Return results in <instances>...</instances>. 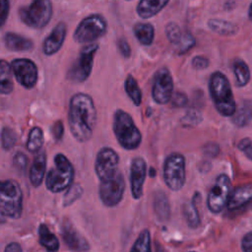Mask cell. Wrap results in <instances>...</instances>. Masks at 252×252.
Masks as SVG:
<instances>
[{
	"instance_id": "4dcf8cb0",
	"label": "cell",
	"mask_w": 252,
	"mask_h": 252,
	"mask_svg": "<svg viewBox=\"0 0 252 252\" xmlns=\"http://www.w3.org/2000/svg\"><path fill=\"white\" fill-rule=\"evenodd\" d=\"M183 216L191 228H196L200 224V217L194 202H185L182 206Z\"/></svg>"
},
{
	"instance_id": "9c48e42d",
	"label": "cell",
	"mask_w": 252,
	"mask_h": 252,
	"mask_svg": "<svg viewBox=\"0 0 252 252\" xmlns=\"http://www.w3.org/2000/svg\"><path fill=\"white\" fill-rule=\"evenodd\" d=\"M125 185L123 173L119 169L111 176L101 180L98 186V195L102 204L106 207L117 206L123 198Z\"/></svg>"
},
{
	"instance_id": "d590c367",
	"label": "cell",
	"mask_w": 252,
	"mask_h": 252,
	"mask_svg": "<svg viewBox=\"0 0 252 252\" xmlns=\"http://www.w3.org/2000/svg\"><path fill=\"white\" fill-rule=\"evenodd\" d=\"M196 44V39L195 37L190 33V32H183L182 38L178 42L177 46V53L178 54H183L189 51L194 45Z\"/></svg>"
},
{
	"instance_id": "7402d4cb",
	"label": "cell",
	"mask_w": 252,
	"mask_h": 252,
	"mask_svg": "<svg viewBox=\"0 0 252 252\" xmlns=\"http://www.w3.org/2000/svg\"><path fill=\"white\" fill-rule=\"evenodd\" d=\"M232 122L238 127L247 126L252 120V100H243L232 116Z\"/></svg>"
},
{
	"instance_id": "ee69618b",
	"label": "cell",
	"mask_w": 252,
	"mask_h": 252,
	"mask_svg": "<svg viewBox=\"0 0 252 252\" xmlns=\"http://www.w3.org/2000/svg\"><path fill=\"white\" fill-rule=\"evenodd\" d=\"M52 135L56 141H60L64 135V125L61 120L56 121L51 128Z\"/></svg>"
},
{
	"instance_id": "836d02e7",
	"label": "cell",
	"mask_w": 252,
	"mask_h": 252,
	"mask_svg": "<svg viewBox=\"0 0 252 252\" xmlns=\"http://www.w3.org/2000/svg\"><path fill=\"white\" fill-rule=\"evenodd\" d=\"M165 35L169 42L177 45L182 38L183 32H181L179 26L175 23H168L165 27Z\"/></svg>"
},
{
	"instance_id": "6da1fadb",
	"label": "cell",
	"mask_w": 252,
	"mask_h": 252,
	"mask_svg": "<svg viewBox=\"0 0 252 252\" xmlns=\"http://www.w3.org/2000/svg\"><path fill=\"white\" fill-rule=\"evenodd\" d=\"M96 118V109L89 94L77 93L70 98L68 125L72 136L78 142L86 143L93 137Z\"/></svg>"
},
{
	"instance_id": "603a6c76",
	"label": "cell",
	"mask_w": 252,
	"mask_h": 252,
	"mask_svg": "<svg viewBox=\"0 0 252 252\" xmlns=\"http://www.w3.org/2000/svg\"><path fill=\"white\" fill-rule=\"evenodd\" d=\"M133 32L142 45H151L155 38V28L150 23H137L133 27Z\"/></svg>"
},
{
	"instance_id": "8992f818",
	"label": "cell",
	"mask_w": 252,
	"mask_h": 252,
	"mask_svg": "<svg viewBox=\"0 0 252 252\" xmlns=\"http://www.w3.org/2000/svg\"><path fill=\"white\" fill-rule=\"evenodd\" d=\"M107 31V21L100 14H91L84 18L74 31L73 38L78 43H93Z\"/></svg>"
},
{
	"instance_id": "d4e9b609",
	"label": "cell",
	"mask_w": 252,
	"mask_h": 252,
	"mask_svg": "<svg viewBox=\"0 0 252 252\" xmlns=\"http://www.w3.org/2000/svg\"><path fill=\"white\" fill-rule=\"evenodd\" d=\"M208 27L212 32L224 36L233 35L238 31L235 24L223 19H210L208 21Z\"/></svg>"
},
{
	"instance_id": "1f68e13d",
	"label": "cell",
	"mask_w": 252,
	"mask_h": 252,
	"mask_svg": "<svg viewBox=\"0 0 252 252\" xmlns=\"http://www.w3.org/2000/svg\"><path fill=\"white\" fill-rule=\"evenodd\" d=\"M130 252H152L151 234L148 229H143L140 232Z\"/></svg>"
},
{
	"instance_id": "4fadbf2b",
	"label": "cell",
	"mask_w": 252,
	"mask_h": 252,
	"mask_svg": "<svg viewBox=\"0 0 252 252\" xmlns=\"http://www.w3.org/2000/svg\"><path fill=\"white\" fill-rule=\"evenodd\" d=\"M13 76L25 89H32L36 82L38 71L35 63L28 58H16L10 63Z\"/></svg>"
},
{
	"instance_id": "e575fe53",
	"label": "cell",
	"mask_w": 252,
	"mask_h": 252,
	"mask_svg": "<svg viewBox=\"0 0 252 252\" xmlns=\"http://www.w3.org/2000/svg\"><path fill=\"white\" fill-rule=\"evenodd\" d=\"M83 193V188L79 183H73L66 191L63 199L64 206H69L72 203H74L77 199L81 197Z\"/></svg>"
},
{
	"instance_id": "44dd1931",
	"label": "cell",
	"mask_w": 252,
	"mask_h": 252,
	"mask_svg": "<svg viewBox=\"0 0 252 252\" xmlns=\"http://www.w3.org/2000/svg\"><path fill=\"white\" fill-rule=\"evenodd\" d=\"M167 4V0H141L136 7V12L140 18L150 19L159 13Z\"/></svg>"
},
{
	"instance_id": "f907efd6",
	"label": "cell",
	"mask_w": 252,
	"mask_h": 252,
	"mask_svg": "<svg viewBox=\"0 0 252 252\" xmlns=\"http://www.w3.org/2000/svg\"><path fill=\"white\" fill-rule=\"evenodd\" d=\"M150 170H151V176H155V175H156V173H155V170H154L153 168H151Z\"/></svg>"
},
{
	"instance_id": "277c9868",
	"label": "cell",
	"mask_w": 252,
	"mask_h": 252,
	"mask_svg": "<svg viewBox=\"0 0 252 252\" xmlns=\"http://www.w3.org/2000/svg\"><path fill=\"white\" fill-rule=\"evenodd\" d=\"M75 169L68 158L63 154L54 157V166L49 169L45 177V187L52 193L67 190L74 181Z\"/></svg>"
},
{
	"instance_id": "5bb4252c",
	"label": "cell",
	"mask_w": 252,
	"mask_h": 252,
	"mask_svg": "<svg viewBox=\"0 0 252 252\" xmlns=\"http://www.w3.org/2000/svg\"><path fill=\"white\" fill-rule=\"evenodd\" d=\"M119 160L118 154L110 147H103L97 152L94 161V171L99 181L111 176L119 169Z\"/></svg>"
},
{
	"instance_id": "816d5d0a",
	"label": "cell",
	"mask_w": 252,
	"mask_h": 252,
	"mask_svg": "<svg viewBox=\"0 0 252 252\" xmlns=\"http://www.w3.org/2000/svg\"><path fill=\"white\" fill-rule=\"evenodd\" d=\"M193 252H194V251H193Z\"/></svg>"
},
{
	"instance_id": "e0dca14e",
	"label": "cell",
	"mask_w": 252,
	"mask_h": 252,
	"mask_svg": "<svg viewBox=\"0 0 252 252\" xmlns=\"http://www.w3.org/2000/svg\"><path fill=\"white\" fill-rule=\"evenodd\" d=\"M61 235L65 244L74 251L85 252L90 249V244L88 243V241L68 220H66L62 224Z\"/></svg>"
},
{
	"instance_id": "681fc988",
	"label": "cell",
	"mask_w": 252,
	"mask_h": 252,
	"mask_svg": "<svg viewBox=\"0 0 252 252\" xmlns=\"http://www.w3.org/2000/svg\"><path fill=\"white\" fill-rule=\"evenodd\" d=\"M5 221V216L0 212V222H3Z\"/></svg>"
},
{
	"instance_id": "9a60e30c",
	"label": "cell",
	"mask_w": 252,
	"mask_h": 252,
	"mask_svg": "<svg viewBox=\"0 0 252 252\" xmlns=\"http://www.w3.org/2000/svg\"><path fill=\"white\" fill-rule=\"evenodd\" d=\"M147 176V162L141 157H136L131 160L130 165V187L131 194L135 200L143 195V187Z\"/></svg>"
},
{
	"instance_id": "7a4b0ae2",
	"label": "cell",
	"mask_w": 252,
	"mask_h": 252,
	"mask_svg": "<svg viewBox=\"0 0 252 252\" xmlns=\"http://www.w3.org/2000/svg\"><path fill=\"white\" fill-rule=\"evenodd\" d=\"M209 93L216 110L222 116L232 117L236 111V101L228 79L220 71L211 74Z\"/></svg>"
},
{
	"instance_id": "ffe728a7",
	"label": "cell",
	"mask_w": 252,
	"mask_h": 252,
	"mask_svg": "<svg viewBox=\"0 0 252 252\" xmlns=\"http://www.w3.org/2000/svg\"><path fill=\"white\" fill-rule=\"evenodd\" d=\"M46 168V154L39 152L33 158V161L30 167V181L33 187H38L43 181Z\"/></svg>"
},
{
	"instance_id": "cb8c5ba5",
	"label": "cell",
	"mask_w": 252,
	"mask_h": 252,
	"mask_svg": "<svg viewBox=\"0 0 252 252\" xmlns=\"http://www.w3.org/2000/svg\"><path fill=\"white\" fill-rule=\"evenodd\" d=\"M14 89L13 72L10 63L0 59V94H9Z\"/></svg>"
},
{
	"instance_id": "8d00e7d4",
	"label": "cell",
	"mask_w": 252,
	"mask_h": 252,
	"mask_svg": "<svg viewBox=\"0 0 252 252\" xmlns=\"http://www.w3.org/2000/svg\"><path fill=\"white\" fill-rule=\"evenodd\" d=\"M237 149L249 159L252 161V139L243 138L237 143Z\"/></svg>"
},
{
	"instance_id": "5b68a950",
	"label": "cell",
	"mask_w": 252,
	"mask_h": 252,
	"mask_svg": "<svg viewBox=\"0 0 252 252\" xmlns=\"http://www.w3.org/2000/svg\"><path fill=\"white\" fill-rule=\"evenodd\" d=\"M22 210L23 194L19 183L13 179L0 180V212L5 217L18 219Z\"/></svg>"
},
{
	"instance_id": "bcb514c9",
	"label": "cell",
	"mask_w": 252,
	"mask_h": 252,
	"mask_svg": "<svg viewBox=\"0 0 252 252\" xmlns=\"http://www.w3.org/2000/svg\"><path fill=\"white\" fill-rule=\"evenodd\" d=\"M241 247L243 252H252V231L247 232L241 241Z\"/></svg>"
},
{
	"instance_id": "f35d334b",
	"label": "cell",
	"mask_w": 252,
	"mask_h": 252,
	"mask_svg": "<svg viewBox=\"0 0 252 252\" xmlns=\"http://www.w3.org/2000/svg\"><path fill=\"white\" fill-rule=\"evenodd\" d=\"M13 163H14V166L20 170V171H24L27 167V164H28V158L27 156L24 154V153H17L15 156H14V159H13Z\"/></svg>"
},
{
	"instance_id": "ab89813d",
	"label": "cell",
	"mask_w": 252,
	"mask_h": 252,
	"mask_svg": "<svg viewBox=\"0 0 252 252\" xmlns=\"http://www.w3.org/2000/svg\"><path fill=\"white\" fill-rule=\"evenodd\" d=\"M170 101L174 107H183L187 104L188 97L184 93L176 92L173 94Z\"/></svg>"
},
{
	"instance_id": "f1b7e54d",
	"label": "cell",
	"mask_w": 252,
	"mask_h": 252,
	"mask_svg": "<svg viewBox=\"0 0 252 252\" xmlns=\"http://www.w3.org/2000/svg\"><path fill=\"white\" fill-rule=\"evenodd\" d=\"M154 210L160 220H166L169 218L170 207L167 197L162 192H158L154 198Z\"/></svg>"
},
{
	"instance_id": "ac0fdd59",
	"label": "cell",
	"mask_w": 252,
	"mask_h": 252,
	"mask_svg": "<svg viewBox=\"0 0 252 252\" xmlns=\"http://www.w3.org/2000/svg\"><path fill=\"white\" fill-rule=\"evenodd\" d=\"M252 200V184H242L235 187L229 196L227 208L230 211L238 210Z\"/></svg>"
},
{
	"instance_id": "c3c4849f",
	"label": "cell",
	"mask_w": 252,
	"mask_h": 252,
	"mask_svg": "<svg viewBox=\"0 0 252 252\" xmlns=\"http://www.w3.org/2000/svg\"><path fill=\"white\" fill-rule=\"evenodd\" d=\"M248 17H249V20L252 22V3H250V5H249V9H248Z\"/></svg>"
},
{
	"instance_id": "f6af8a7d",
	"label": "cell",
	"mask_w": 252,
	"mask_h": 252,
	"mask_svg": "<svg viewBox=\"0 0 252 252\" xmlns=\"http://www.w3.org/2000/svg\"><path fill=\"white\" fill-rule=\"evenodd\" d=\"M220 152V147L217 143H213V142H210L208 144L205 145L204 147V154L209 156V157H216Z\"/></svg>"
},
{
	"instance_id": "30bf717a",
	"label": "cell",
	"mask_w": 252,
	"mask_h": 252,
	"mask_svg": "<svg viewBox=\"0 0 252 252\" xmlns=\"http://www.w3.org/2000/svg\"><path fill=\"white\" fill-rule=\"evenodd\" d=\"M98 49L97 43H89L79 52V55L68 72V78L74 82H85L91 75L94 54Z\"/></svg>"
},
{
	"instance_id": "7c38bea8",
	"label": "cell",
	"mask_w": 252,
	"mask_h": 252,
	"mask_svg": "<svg viewBox=\"0 0 252 252\" xmlns=\"http://www.w3.org/2000/svg\"><path fill=\"white\" fill-rule=\"evenodd\" d=\"M173 79L165 67L158 69L153 80L152 97L158 104H166L173 95Z\"/></svg>"
},
{
	"instance_id": "7bdbcfd3",
	"label": "cell",
	"mask_w": 252,
	"mask_h": 252,
	"mask_svg": "<svg viewBox=\"0 0 252 252\" xmlns=\"http://www.w3.org/2000/svg\"><path fill=\"white\" fill-rule=\"evenodd\" d=\"M117 48L124 58H129L131 56V47L126 39L119 38L117 40Z\"/></svg>"
},
{
	"instance_id": "83f0119b",
	"label": "cell",
	"mask_w": 252,
	"mask_h": 252,
	"mask_svg": "<svg viewBox=\"0 0 252 252\" xmlns=\"http://www.w3.org/2000/svg\"><path fill=\"white\" fill-rule=\"evenodd\" d=\"M43 146V132L40 127H32L28 135L26 149L32 154H38Z\"/></svg>"
},
{
	"instance_id": "f546056e",
	"label": "cell",
	"mask_w": 252,
	"mask_h": 252,
	"mask_svg": "<svg viewBox=\"0 0 252 252\" xmlns=\"http://www.w3.org/2000/svg\"><path fill=\"white\" fill-rule=\"evenodd\" d=\"M124 89L133 103L137 106L140 105L142 102V92L136 79L132 75H128L126 77L124 82Z\"/></svg>"
},
{
	"instance_id": "b9f144b4",
	"label": "cell",
	"mask_w": 252,
	"mask_h": 252,
	"mask_svg": "<svg viewBox=\"0 0 252 252\" xmlns=\"http://www.w3.org/2000/svg\"><path fill=\"white\" fill-rule=\"evenodd\" d=\"M192 67L196 70H204L209 67V60L205 56L197 55L192 59Z\"/></svg>"
},
{
	"instance_id": "3957f363",
	"label": "cell",
	"mask_w": 252,
	"mask_h": 252,
	"mask_svg": "<svg viewBox=\"0 0 252 252\" xmlns=\"http://www.w3.org/2000/svg\"><path fill=\"white\" fill-rule=\"evenodd\" d=\"M112 130L118 144L127 151L140 147L142 134L132 116L123 109H117L113 114Z\"/></svg>"
},
{
	"instance_id": "d6986e66",
	"label": "cell",
	"mask_w": 252,
	"mask_h": 252,
	"mask_svg": "<svg viewBox=\"0 0 252 252\" xmlns=\"http://www.w3.org/2000/svg\"><path fill=\"white\" fill-rule=\"evenodd\" d=\"M3 40L5 46L11 51H30L33 48L32 39L13 32H7L3 36Z\"/></svg>"
},
{
	"instance_id": "484cf974",
	"label": "cell",
	"mask_w": 252,
	"mask_h": 252,
	"mask_svg": "<svg viewBox=\"0 0 252 252\" xmlns=\"http://www.w3.org/2000/svg\"><path fill=\"white\" fill-rule=\"evenodd\" d=\"M232 71L235 77V84L237 87H245L250 81V69L245 61L236 58L232 62Z\"/></svg>"
},
{
	"instance_id": "ba28073f",
	"label": "cell",
	"mask_w": 252,
	"mask_h": 252,
	"mask_svg": "<svg viewBox=\"0 0 252 252\" xmlns=\"http://www.w3.org/2000/svg\"><path fill=\"white\" fill-rule=\"evenodd\" d=\"M162 176L165 185L172 191H179L185 184V158L179 153L169 154L163 162Z\"/></svg>"
},
{
	"instance_id": "74e56055",
	"label": "cell",
	"mask_w": 252,
	"mask_h": 252,
	"mask_svg": "<svg viewBox=\"0 0 252 252\" xmlns=\"http://www.w3.org/2000/svg\"><path fill=\"white\" fill-rule=\"evenodd\" d=\"M184 125H197L202 121V115L197 110H190L183 117Z\"/></svg>"
},
{
	"instance_id": "d6a6232c",
	"label": "cell",
	"mask_w": 252,
	"mask_h": 252,
	"mask_svg": "<svg viewBox=\"0 0 252 252\" xmlns=\"http://www.w3.org/2000/svg\"><path fill=\"white\" fill-rule=\"evenodd\" d=\"M16 142H17L16 132L8 126L3 127L2 131H1V146H2V148L5 151H9L15 146Z\"/></svg>"
},
{
	"instance_id": "7dc6e473",
	"label": "cell",
	"mask_w": 252,
	"mask_h": 252,
	"mask_svg": "<svg viewBox=\"0 0 252 252\" xmlns=\"http://www.w3.org/2000/svg\"><path fill=\"white\" fill-rule=\"evenodd\" d=\"M4 252H23V250L18 242H11L7 244V246L4 249Z\"/></svg>"
},
{
	"instance_id": "8fae6325",
	"label": "cell",
	"mask_w": 252,
	"mask_h": 252,
	"mask_svg": "<svg viewBox=\"0 0 252 252\" xmlns=\"http://www.w3.org/2000/svg\"><path fill=\"white\" fill-rule=\"evenodd\" d=\"M231 191V181L228 175H226L225 173L218 175L215 183L213 184L208 193V209L214 214L220 213L224 209V207L227 206Z\"/></svg>"
},
{
	"instance_id": "4316f807",
	"label": "cell",
	"mask_w": 252,
	"mask_h": 252,
	"mask_svg": "<svg viewBox=\"0 0 252 252\" xmlns=\"http://www.w3.org/2000/svg\"><path fill=\"white\" fill-rule=\"evenodd\" d=\"M38 236L39 243L48 251V252H56L59 248L58 238L53 234L46 224L41 223L38 227Z\"/></svg>"
},
{
	"instance_id": "52a82bcc",
	"label": "cell",
	"mask_w": 252,
	"mask_h": 252,
	"mask_svg": "<svg viewBox=\"0 0 252 252\" xmlns=\"http://www.w3.org/2000/svg\"><path fill=\"white\" fill-rule=\"evenodd\" d=\"M21 21L30 28H44L52 16V4L48 0H35L19 10Z\"/></svg>"
},
{
	"instance_id": "2e32d148",
	"label": "cell",
	"mask_w": 252,
	"mask_h": 252,
	"mask_svg": "<svg viewBox=\"0 0 252 252\" xmlns=\"http://www.w3.org/2000/svg\"><path fill=\"white\" fill-rule=\"evenodd\" d=\"M67 33V27L64 22H59L52 29L51 32L42 42V51L46 56L55 54L62 46Z\"/></svg>"
},
{
	"instance_id": "60d3db41",
	"label": "cell",
	"mask_w": 252,
	"mask_h": 252,
	"mask_svg": "<svg viewBox=\"0 0 252 252\" xmlns=\"http://www.w3.org/2000/svg\"><path fill=\"white\" fill-rule=\"evenodd\" d=\"M10 11V2L7 0H0V29L5 24Z\"/></svg>"
}]
</instances>
